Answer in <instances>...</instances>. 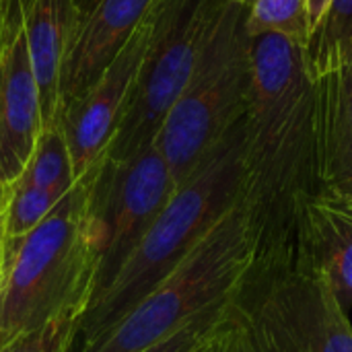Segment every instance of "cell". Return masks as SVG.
Returning <instances> with one entry per match:
<instances>
[{
    "label": "cell",
    "instance_id": "21",
    "mask_svg": "<svg viewBox=\"0 0 352 352\" xmlns=\"http://www.w3.org/2000/svg\"><path fill=\"white\" fill-rule=\"evenodd\" d=\"M332 0H305V12H307V27H309V37L318 29L320 21L324 19L328 6Z\"/></svg>",
    "mask_w": 352,
    "mask_h": 352
},
{
    "label": "cell",
    "instance_id": "10",
    "mask_svg": "<svg viewBox=\"0 0 352 352\" xmlns=\"http://www.w3.org/2000/svg\"><path fill=\"white\" fill-rule=\"evenodd\" d=\"M153 4L155 0L78 2V19L62 68L58 118L70 103L95 85L103 70L124 50Z\"/></svg>",
    "mask_w": 352,
    "mask_h": 352
},
{
    "label": "cell",
    "instance_id": "9",
    "mask_svg": "<svg viewBox=\"0 0 352 352\" xmlns=\"http://www.w3.org/2000/svg\"><path fill=\"white\" fill-rule=\"evenodd\" d=\"M43 130L21 0H4L0 16V179L10 186L25 169Z\"/></svg>",
    "mask_w": 352,
    "mask_h": 352
},
{
    "label": "cell",
    "instance_id": "6",
    "mask_svg": "<svg viewBox=\"0 0 352 352\" xmlns=\"http://www.w3.org/2000/svg\"><path fill=\"white\" fill-rule=\"evenodd\" d=\"M229 0H161L155 33L105 159H130L155 138L184 93Z\"/></svg>",
    "mask_w": 352,
    "mask_h": 352
},
{
    "label": "cell",
    "instance_id": "12",
    "mask_svg": "<svg viewBox=\"0 0 352 352\" xmlns=\"http://www.w3.org/2000/svg\"><path fill=\"white\" fill-rule=\"evenodd\" d=\"M29 56L39 89L43 128L58 122L66 52L78 19V0H21Z\"/></svg>",
    "mask_w": 352,
    "mask_h": 352
},
{
    "label": "cell",
    "instance_id": "11",
    "mask_svg": "<svg viewBox=\"0 0 352 352\" xmlns=\"http://www.w3.org/2000/svg\"><path fill=\"white\" fill-rule=\"evenodd\" d=\"M314 85L324 194L352 202V54Z\"/></svg>",
    "mask_w": 352,
    "mask_h": 352
},
{
    "label": "cell",
    "instance_id": "26",
    "mask_svg": "<svg viewBox=\"0 0 352 352\" xmlns=\"http://www.w3.org/2000/svg\"><path fill=\"white\" fill-rule=\"evenodd\" d=\"M346 202H349V200H346ZM351 204H352V202H351Z\"/></svg>",
    "mask_w": 352,
    "mask_h": 352
},
{
    "label": "cell",
    "instance_id": "23",
    "mask_svg": "<svg viewBox=\"0 0 352 352\" xmlns=\"http://www.w3.org/2000/svg\"><path fill=\"white\" fill-rule=\"evenodd\" d=\"M6 198H8V186L0 179V214H2V210H4Z\"/></svg>",
    "mask_w": 352,
    "mask_h": 352
},
{
    "label": "cell",
    "instance_id": "24",
    "mask_svg": "<svg viewBox=\"0 0 352 352\" xmlns=\"http://www.w3.org/2000/svg\"><path fill=\"white\" fill-rule=\"evenodd\" d=\"M233 2H239V4H243V6H252L256 0H233Z\"/></svg>",
    "mask_w": 352,
    "mask_h": 352
},
{
    "label": "cell",
    "instance_id": "4",
    "mask_svg": "<svg viewBox=\"0 0 352 352\" xmlns=\"http://www.w3.org/2000/svg\"><path fill=\"white\" fill-rule=\"evenodd\" d=\"M248 8L233 0L225 4L184 93L155 138L175 186L194 173L248 111L252 87Z\"/></svg>",
    "mask_w": 352,
    "mask_h": 352
},
{
    "label": "cell",
    "instance_id": "18",
    "mask_svg": "<svg viewBox=\"0 0 352 352\" xmlns=\"http://www.w3.org/2000/svg\"><path fill=\"white\" fill-rule=\"evenodd\" d=\"M200 352H272L252 318L231 299Z\"/></svg>",
    "mask_w": 352,
    "mask_h": 352
},
{
    "label": "cell",
    "instance_id": "8",
    "mask_svg": "<svg viewBox=\"0 0 352 352\" xmlns=\"http://www.w3.org/2000/svg\"><path fill=\"white\" fill-rule=\"evenodd\" d=\"M159 2L161 0H155L144 21L132 33L124 50L95 80V85L70 103L58 118L76 179L85 177L107 155L148 52L159 16Z\"/></svg>",
    "mask_w": 352,
    "mask_h": 352
},
{
    "label": "cell",
    "instance_id": "1",
    "mask_svg": "<svg viewBox=\"0 0 352 352\" xmlns=\"http://www.w3.org/2000/svg\"><path fill=\"white\" fill-rule=\"evenodd\" d=\"M248 175V118L229 128L194 173L175 188L113 283L89 305L76 346L113 326L165 278L243 198ZM74 346V349H76Z\"/></svg>",
    "mask_w": 352,
    "mask_h": 352
},
{
    "label": "cell",
    "instance_id": "27",
    "mask_svg": "<svg viewBox=\"0 0 352 352\" xmlns=\"http://www.w3.org/2000/svg\"><path fill=\"white\" fill-rule=\"evenodd\" d=\"M78 2H80V0H78Z\"/></svg>",
    "mask_w": 352,
    "mask_h": 352
},
{
    "label": "cell",
    "instance_id": "3",
    "mask_svg": "<svg viewBox=\"0 0 352 352\" xmlns=\"http://www.w3.org/2000/svg\"><path fill=\"white\" fill-rule=\"evenodd\" d=\"M258 250V223L243 198L113 326L72 352H142L233 299Z\"/></svg>",
    "mask_w": 352,
    "mask_h": 352
},
{
    "label": "cell",
    "instance_id": "13",
    "mask_svg": "<svg viewBox=\"0 0 352 352\" xmlns=\"http://www.w3.org/2000/svg\"><path fill=\"white\" fill-rule=\"evenodd\" d=\"M305 241L311 260L349 314L352 309V204L330 194L318 196L305 212Z\"/></svg>",
    "mask_w": 352,
    "mask_h": 352
},
{
    "label": "cell",
    "instance_id": "16",
    "mask_svg": "<svg viewBox=\"0 0 352 352\" xmlns=\"http://www.w3.org/2000/svg\"><path fill=\"white\" fill-rule=\"evenodd\" d=\"M72 188H19L8 186V198L0 214L4 243H12L33 231Z\"/></svg>",
    "mask_w": 352,
    "mask_h": 352
},
{
    "label": "cell",
    "instance_id": "7",
    "mask_svg": "<svg viewBox=\"0 0 352 352\" xmlns=\"http://www.w3.org/2000/svg\"><path fill=\"white\" fill-rule=\"evenodd\" d=\"M87 175L89 227L97 256L95 301L120 274L177 186L155 144L130 159H103Z\"/></svg>",
    "mask_w": 352,
    "mask_h": 352
},
{
    "label": "cell",
    "instance_id": "17",
    "mask_svg": "<svg viewBox=\"0 0 352 352\" xmlns=\"http://www.w3.org/2000/svg\"><path fill=\"white\" fill-rule=\"evenodd\" d=\"M245 27L250 35L280 33L305 45L309 41L305 0H256L248 8Z\"/></svg>",
    "mask_w": 352,
    "mask_h": 352
},
{
    "label": "cell",
    "instance_id": "25",
    "mask_svg": "<svg viewBox=\"0 0 352 352\" xmlns=\"http://www.w3.org/2000/svg\"><path fill=\"white\" fill-rule=\"evenodd\" d=\"M2 4H4V0H0V16H2Z\"/></svg>",
    "mask_w": 352,
    "mask_h": 352
},
{
    "label": "cell",
    "instance_id": "5",
    "mask_svg": "<svg viewBox=\"0 0 352 352\" xmlns=\"http://www.w3.org/2000/svg\"><path fill=\"white\" fill-rule=\"evenodd\" d=\"M272 352H352V324L309 250L252 262L233 295Z\"/></svg>",
    "mask_w": 352,
    "mask_h": 352
},
{
    "label": "cell",
    "instance_id": "14",
    "mask_svg": "<svg viewBox=\"0 0 352 352\" xmlns=\"http://www.w3.org/2000/svg\"><path fill=\"white\" fill-rule=\"evenodd\" d=\"M311 80L336 68L352 54V0H332L318 29L307 41Z\"/></svg>",
    "mask_w": 352,
    "mask_h": 352
},
{
    "label": "cell",
    "instance_id": "20",
    "mask_svg": "<svg viewBox=\"0 0 352 352\" xmlns=\"http://www.w3.org/2000/svg\"><path fill=\"white\" fill-rule=\"evenodd\" d=\"M229 303L210 309L208 314H204L198 320L190 322L188 326H184L182 330H177L169 338H165V340L148 346L146 351L142 352H200V349L204 346V342L210 338L214 326L221 322L223 314L227 311Z\"/></svg>",
    "mask_w": 352,
    "mask_h": 352
},
{
    "label": "cell",
    "instance_id": "15",
    "mask_svg": "<svg viewBox=\"0 0 352 352\" xmlns=\"http://www.w3.org/2000/svg\"><path fill=\"white\" fill-rule=\"evenodd\" d=\"M76 184L72 171L70 151L60 124H52L41 130L35 148L21 171L10 184L19 188H72Z\"/></svg>",
    "mask_w": 352,
    "mask_h": 352
},
{
    "label": "cell",
    "instance_id": "19",
    "mask_svg": "<svg viewBox=\"0 0 352 352\" xmlns=\"http://www.w3.org/2000/svg\"><path fill=\"white\" fill-rule=\"evenodd\" d=\"M80 320H60L39 330L0 342V352H72L76 346Z\"/></svg>",
    "mask_w": 352,
    "mask_h": 352
},
{
    "label": "cell",
    "instance_id": "22",
    "mask_svg": "<svg viewBox=\"0 0 352 352\" xmlns=\"http://www.w3.org/2000/svg\"><path fill=\"white\" fill-rule=\"evenodd\" d=\"M2 272H4V233H2V221H0V285H2Z\"/></svg>",
    "mask_w": 352,
    "mask_h": 352
},
{
    "label": "cell",
    "instance_id": "2",
    "mask_svg": "<svg viewBox=\"0 0 352 352\" xmlns=\"http://www.w3.org/2000/svg\"><path fill=\"white\" fill-rule=\"evenodd\" d=\"M87 200L89 175L33 231L4 243L0 342L60 320L82 322L97 280Z\"/></svg>",
    "mask_w": 352,
    "mask_h": 352
}]
</instances>
